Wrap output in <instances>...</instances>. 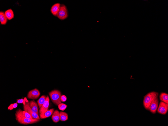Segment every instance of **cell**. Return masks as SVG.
<instances>
[{
  "mask_svg": "<svg viewBox=\"0 0 168 126\" xmlns=\"http://www.w3.org/2000/svg\"><path fill=\"white\" fill-rule=\"evenodd\" d=\"M17 106L18 104L17 103H15L12 104L8 107V110H11L17 107Z\"/></svg>",
  "mask_w": 168,
  "mask_h": 126,
  "instance_id": "ffe728a7",
  "label": "cell"
},
{
  "mask_svg": "<svg viewBox=\"0 0 168 126\" xmlns=\"http://www.w3.org/2000/svg\"><path fill=\"white\" fill-rule=\"evenodd\" d=\"M67 97L65 95H61V102H65L67 100Z\"/></svg>",
  "mask_w": 168,
  "mask_h": 126,
  "instance_id": "7402d4cb",
  "label": "cell"
},
{
  "mask_svg": "<svg viewBox=\"0 0 168 126\" xmlns=\"http://www.w3.org/2000/svg\"><path fill=\"white\" fill-rule=\"evenodd\" d=\"M16 118L17 120L20 124H27L36 123L39 121L36 119H29L25 117L16 111L15 114Z\"/></svg>",
  "mask_w": 168,
  "mask_h": 126,
  "instance_id": "7a4b0ae2",
  "label": "cell"
},
{
  "mask_svg": "<svg viewBox=\"0 0 168 126\" xmlns=\"http://www.w3.org/2000/svg\"><path fill=\"white\" fill-rule=\"evenodd\" d=\"M54 111V109L52 108L41 113H39V117L41 119L46 118L50 116Z\"/></svg>",
  "mask_w": 168,
  "mask_h": 126,
  "instance_id": "7c38bea8",
  "label": "cell"
},
{
  "mask_svg": "<svg viewBox=\"0 0 168 126\" xmlns=\"http://www.w3.org/2000/svg\"><path fill=\"white\" fill-rule=\"evenodd\" d=\"M29 106L33 112L38 114V105L35 101H31L29 102Z\"/></svg>",
  "mask_w": 168,
  "mask_h": 126,
  "instance_id": "8fae6325",
  "label": "cell"
},
{
  "mask_svg": "<svg viewBox=\"0 0 168 126\" xmlns=\"http://www.w3.org/2000/svg\"><path fill=\"white\" fill-rule=\"evenodd\" d=\"M68 119V115L67 114L64 112H60V120L61 121H65Z\"/></svg>",
  "mask_w": 168,
  "mask_h": 126,
  "instance_id": "e0dca14e",
  "label": "cell"
},
{
  "mask_svg": "<svg viewBox=\"0 0 168 126\" xmlns=\"http://www.w3.org/2000/svg\"><path fill=\"white\" fill-rule=\"evenodd\" d=\"M58 106L59 109L63 111L65 110L67 107V105L66 104L61 103L59 104Z\"/></svg>",
  "mask_w": 168,
  "mask_h": 126,
  "instance_id": "d6986e66",
  "label": "cell"
},
{
  "mask_svg": "<svg viewBox=\"0 0 168 126\" xmlns=\"http://www.w3.org/2000/svg\"><path fill=\"white\" fill-rule=\"evenodd\" d=\"M68 16L67 10L66 7L64 5H61L57 17L60 19L62 20L66 19Z\"/></svg>",
  "mask_w": 168,
  "mask_h": 126,
  "instance_id": "277c9868",
  "label": "cell"
},
{
  "mask_svg": "<svg viewBox=\"0 0 168 126\" xmlns=\"http://www.w3.org/2000/svg\"><path fill=\"white\" fill-rule=\"evenodd\" d=\"M52 119L55 123L59 122L60 120V112L57 110L54 111L52 114Z\"/></svg>",
  "mask_w": 168,
  "mask_h": 126,
  "instance_id": "4fadbf2b",
  "label": "cell"
},
{
  "mask_svg": "<svg viewBox=\"0 0 168 126\" xmlns=\"http://www.w3.org/2000/svg\"><path fill=\"white\" fill-rule=\"evenodd\" d=\"M49 95L53 102L55 105H58L61 103V92L57 90H54L49 93Z\"/></svg>",
  "mask_w": 168,
  "mask_h": 126,
  "instance_id": "3957f363",
  "label": "cell"
},
{
  "mask_svg": "<svg viewBox=\"0 0 168 126\" xmlns=\"http://www.w3.org/2000/svg\"><path fill=\"white\" fill-rule=\"evenodd\" d=\"M158 97H156L151 102L148 110L153 114L155 113L158 107Z\"/></svg>",
  "mask_w": 168,
  "mask_h": 126,
  "instance_id": "5b68a950",
  "label": "cell"
},
{
  "mask_svg": "<svg viewBox=\"0 0 168 126\" xmlns=\"http://www.w3.org/2000/svg\"><path fill=\"white\" fill-rule=\"evenodd\" d=\"M159 97L160 100L161 101L168 104V94L164 93H161L159 95Z\"/></svg>",
  "mask_w": 168,
  "mask_h": 126,
  "instance_id": "2e32d148",
  "label": "cell"
},
{
  "mask_svg": "<svg viewBox=\"0 0 168 126\" xmlns=\"http://www.w3.org/2000/svg\"><path fill=\"white\" fill-rule=\"evenodd\" d=\"M50 99L49 96H47L46 100L42 106L40 108L39 110V113H43L48 110L49 104Z\"/></svg>",
  "mask_w": 168,
  "mask_h": 126,
  "instance_id": "30bf717a",
  "label": "cell"
},
{
  "mask_svg": "<svg viewBox=\"0 0 168 126\" xmlns=\"http://www.w3.org/2000/svg\"><path fill=\"white\" fill-rule=\"evenodd\" d=\"M61 5L59 3H57L53 5L51 8V12L53 15L57 16L60 10Z\"/></svg>",
  "mask_w": 168,
  "mask_h": 126,
  "instance_id": "9c48e42d",
  "label": "cell"
},
{
  "mask_svg": "<svg viewBox=\"0 0 168 126\" xmlns=\"http://www.w3.org/2000/svg\"><path fill=\"white\" fill-rule=\"evenodd\" d=\"M8 19L6 17L4 12L2 11L0 12V21L2 25H6L8 21Z\"/></svg>",
  "mask_w": 168,
  "mask_h": 126,
  "instance_id": "9a60e30c",
  "label": "cell"
},
{
  "mask_svg": "<svg viewBox=\"0 0 168 126\" xmlns=\"http://www.w3.org/2000/svg\"><path fill=\"white\" fill-rule=\"evenodd\" d=\"M4 13L5 15L8 20H10L14 18V13L12 9H8Z\"/></svg>",
  "mask_w": 168,
  "mask_h": 126,
  "instance_id": "5bb4252c",
  "label": "cell"
},
{
  "mask_svg": "<svg viewBox=\"0 0 168 126\" xmlns=\"http://www.w3.org/2000/svg\"><path fill=\"white\" fill-rule=\"evenodd\" d=\"M40 94L39 91L37 89L35 88L28 92L27 97L29 99H35L38 98Z\"/></svg>",
  "mask_w": 168,
  "mask_h": 126,
  "instance_id": "ba28073f",
  "label": "cell"
},
{
  "mask_svg": "<svg viewBox=\"0 0 168 126\" xmlns=\"http://www.w3.org/2000/svg\"><path fill=\"white\" fill-rule=\"evenodd\" d=\"M23 109L24 111L27 112L33 118L40 120V118L38 114L33 112L29 106V102H26L24 105Z\"/></svg>",
  "mask_w": 168,
  "mask_h": 126,
  "instance_id": "52a82bcc",
  "label": "cell"
},
{
  "mask_svg": "<svg viewBox=\"0 0 168 126\" xmlns=\"http://www.w3.org/2000/svg\"><path fill=\"white\" fill-rule=\"evenodd\" d=\"M159 95L158 93L153 91L148 93L144 97L143 105L145 108L148 110L150 104L155 98L157 97Z\"/></svg>",
  "mask_w": 168,
  "mask_h": 126,
  "instance_id": "6da1fadb",
  "label": "cell"
},
{
  "mask_svg": "<svg viewBox=\"0 0 168 126\" xmlns=\"http://www.w3.org/2000/svg\"><path fill=\"white\" fill-rule=\"evenodd\" d=\"M157 109V112L162 114H166L168 110V104L162 101H160Z\"/></svg>",
  "mask_w": 168,
  "mask_h": 126,
  "instance_id": "8992f818",
  "label": "cell"
},
{
  "mask_svg": "<svg viewBox=\"0 0 168 126\" xmlns=\"http://www.w3.org/2000/svg\"><path fill=\"white\" fill-rule=\"evenodd\" d=\"M46 97L45 95H43L37 101L38 105L39 108L42 106L46 100Z\"/></svg>",
  "mask_w": 168,
  "mask_h": 126,
  "instance_id": "ac0fdd59",
  "label": "cell"
},
{
  "mask_svg": "<svg viewBox=\"0 0 168 126\" xmlns=\"http://www.w3.org/2000/svg\"><path fill=\"white\" fill-rule=\"evenodd\" d=\"M26 100H27V99L26 98H25L24 99H19L17 100L16 102L18 103H22L23 105H24L26 102Z\"/></svg>",
  "mask_w": 168,
  "mask_h": 126,
  "instance_id": "44dd1931",
  "label": "cell"
}]
</instances>
